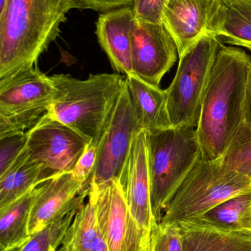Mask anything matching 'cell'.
Segmentation results:
<instances>
[{"label": "cell", "instance_id": "obj_1", "mask_svg": "<svg viewBox=\"0 0 251 251\" xmlns=\"http://www.w3.org/2000/svg\"><path fill=\"white\" fill-rule=\"evenodd\" d=\"M251 57L243 49L221 44L202 101L197 133L202 157L222 159L244 125Z\"/></svg>", "mask_w": 251, "mask_h": 251}, {"label": "cell", "instance_id": "obj_2", "mask_svg": "<svg viewBox=\"0 0 251 251\" xmlns=\"http://www.w3.org/2000/svg\"><path fill=\"white\" fill-rule=\"evenodd\" d=\"M75 0H6L0 7V79L36 65Z\"/></svg>", "mask_w": 251, "mask_h": 251}, {"label": "cell", "instance_id": "obj_3", "mask_svg": "<svg viewBox=\"0 0 251 251\" xmlns=\"http://www.w3.org/2000/svg\"><path fill=\"white\" fill-rule=\"evenodd\" d=\"M54 98L47 114L98 146L116 101L125 88L118 73L90 75L81 80L68 75L50 76Z\"/></svg>", "mask_w": 251, "mask_h": 251}, {"label": "cell", "instance_id": "obj_4", "mask_svg": "<svg viewBox=\"0 0 251 251\" xmlns=\"http://www.w3.org/2000/svg\"><path fill=\"white\" fill-rule=\"evenodd\" d=\"M152 210L156 222L201 154L197 129L172 126L146 132Z\"/></svg>", "mask_w": 251, "mask_h": 251}, {"label": "cell", "instance_id": "obj_5", "mask_svg": "<svg viewBox=\"0 0 251 251\" xmlns=\"http://www.w3.org/2000/svg\"><path fill=\"white\" fill-rule=\"evenodd\" d=\"M251 190V179L228 169L222 159L196 162L162 215L165 225L197 219L222 202Z\"/></svg>", "mask_w": 251, "mask_h": 251}, {"label": "cell", "instance_id": "obj_6", "mask_svg": "<svg viewBox=\"0 0 251 251\" xmlns=\"http://www.w3.org/2000/svg\"><path fill=\"white\" fill-rule=\"evenodd\" d=\"M221 44L218 37H204L179 59L175 77L166 89L172 126L197 128L203 96Z\"/></svg>", "mask_w": 251, "mask_h": 251}, {"label": "cell", "instance_id": "obj_7", "mask_svg": "<svg viewBox=\"0 0 251 251\" xmlns=\"http://www.w3.org/2000/svg\"><path fill=\"white\" fill-rule=\"evenodd\" d=\"M55 88L36 65L0 79V137L26 132L48 113Z\"/></svg>", "mask_w": 251, "mask_h": 251}, {"label": "cell", "instance_id": "obj_8", "mask_svg": "<svg viewBox=\"0 0 251 251\" xmlns=\"http://www.w3.org/2000/svg\"><path fill=\"white\" fill-rule=\"evenodd\" d=\"M88 197L109 251H150V238L131 216L119 178L91 184Z\"/></svg>", "mask_w": 251, "mask_h": 251}, {"label": "cell", "instance_id": "obj_9", "mask_svg": "<svg viewBox=\"0 0 251 251\" xmlns=\"http://www.w3.org/2000/svg\"><path fill=\"white\" fill-rule=\"evenodd\" d=\"M27 133V153L42 167L44 181L72 172L88 144L76 131L48 114Z\"/></svg>", "mask_w": 251, "mask_h": 251}, {"label": "cell", "instance_id": "obj_10", "mask_svg": "<svg viewBox=\"0 0 251 251\" xmlns=\"http://www.w3.org/2000/svg\"><path fill=\"white\" fill-rule=\"evenodd\" d=\"M224 0H169L163 25L172 35L181 58L204 37L219 38Z\"/></svg>", "mask_w": 251, "mask_h": 251}, {"label": "cell", "instance_id": "obj_11", "mask_svg": "<svg viewBox=\"0 0 251 251\" xmlns=\"http://www.w3.org/2000/svg\"><path fill=\"white\" fill-rule=\"evenodd\" d=\"M141 131L125 85L97 146L98 159L91 185H100L120 178L134 137Z\"/></svg>", "mask_w": 251, "mask_h": 251}, {"label": "cell", "instance_id": "obj_12", "mask_svg": "<svg viewBox=\"0 0 251 251\" xmlns=\"http://www.w3.org/2000/svg\"><path fill=\"white\" fill-rule=\"evenodd\" d=\"M133 72L147 83L160 87L178 58L175 41L163 24L134 19L131 32Z\"/></svg>", "mask_w": 251, "mask_h": 251}, {"label": "cell", "instance_id": "obj_13", "mask_svg": "<svg viewBox=\"0 0 251 251\" xmlns=\"http://www.w3.org/2000/svg\"><path fill=\"white\" fill-rule=\"evenodd\" d=\"M87 196L84 184L72 172L58 174L40 183L34 189L29 217L30 235L79 209Z\"/></svg>", "mask_w": 251, "mask_h": 251}, {"label": "cell", "instance_id": "obj_14", "mask_svg": "<svg viewBox=\"0 0 251 251\" xmlns=\"http://www.w3.org/2000/svg\"><path fill=\"white\" fill-rule=\"evenodd\" d=\"M119 181L131 216L140 229L150 238L157 222L152 210L145 131H140L134 137Z\"/></svg>", "mask_w": 251, "mask_h": 251}, {"label": "cell", "instance_id": "obj_15", "mask_svg": "<svg viewBox=\"0 0 251 251\" xmlns=\"http://www.w3.org/2000/svg\"><path fill=\"white\" fill-rule=\"evenodd\" d=\"M135 16L132 5L103 12L96 23L100 47L113 70L125 76L134 75L131 32Z\"/></svg>", "mask_w": 251, "mask_h": 251}, {"label": "cell", "instance_id": "obj_16", "mask_svg": "<svg viewBox=\"0 0 251 251\" xmlns=\"http://www.w3.org/2000/svg\"><path fill=\"white\" fill-rule=\"evenodd\" d=\"M125 86L136 119L143 131L154 132L172 127L166 90L134 75L125 76Z\"/></svg>", "mask_w": 251, "mask_h": 251}, {"label": "cell", "instance_id": "obj_17", "mask_svg": "<svg viewBox=\"0 0 251 251\" xmlns=\"http://www.w3.org/2000/svg\"><path fill=\"white\" fill-rule=\"evenodd\" d=\"M184 251H251V230H225L195 221L177 224Z\"/></svg>", "mask_w": 251, "mask_h": 251}, {"label": "cell", "instance_id": "obj_18", "mask_svg": "<svg viewBox=\"0 0 251 251\" xmlns=\"http://www.w3.org/2000/svg\"><path fill=\"white\" fill-rule=\"evenodd\" d=\"M43 168L24 149L10 168L0 175V210L29 193L43 179Z\"/></svg>", "mask_w": 251, "mask_h": 251}, {"label": "cell", "instance_id": "obj_19", "mask_svg": "<svg viewBox=\"0 0 251 251\" xmlns=\"http://www.w3.org/2000/svg\"><path fill=\"white\" fill-rule=\"evenodd\" d=\"M34 189L0 210V251H16L30 238Z\"/></svg>", "mask_w": 251, "mask_h": 251}, {"label": "cell", "instance_id": "obj_20", "mask_svg": "<svg viewBox=\"0 0 251 251\" xmlns=\"http://www.w3.org/2000/svg\"><path fill=\"white\" fill-rule=\"evenodd\" d=\"M225 230H251V190L220 203L197 219L190 220Z\"/></svg>", "mask_w": 251, "mask_h": 251}, {"label": "cell", "instance_id": "obj_21", "mask_svg": "<svg viewBox=\"0 0 251 251\" xmlns=\"http://www.w3.org/2000/svg\"><path fill=\"white\" fill-rule=\"evenodd\" d=\"M100 234L94 205L88 199L77 212L58 251H91Z\"/></svg>", "mask_w": 251, "mask_h": 251}, {"label": "cell", "instance_id": "obj_22", "mask_svg": "<svg viewBox=\"0 0 251 251\" xmlns=\"http://www.w3.org/2000/svg\"><path fill=\"white\" fill-rule=\"evenodd\" d=\"M224 8L220 36L230 45L251 44V0H224Z\"/></svg>", "mask_w": 251, "mask_h": 251}, {"label": "cell", "instance_id": "obj_23", "mask_svg": "<svg viewBox=\"0 0 251 251\" xmlns=\"http://www.w3.org/2000/svg\"><path fill=\"white\" fill-rule=\"evenodd\" d=\"M223 162L228 169L251 179V128L243 125L231 142Z\"/></svg>", "mask_w": 251, "mask_h": 251}, {"label": "cell", "instance_id": "obj_24", "mask_svg": "<svg viewBox=\"0 0 251 251\" xmlns=\"http://www.w3.org/2000/svg\"><path fill=\"white\" fill-rule=\"evenodd\" d=\"M78 210L69 212L60 221L32 234L30 238L16 251H50L52 248L57 249L61 244Z\"/></svg>", "mask_w": 251, "mask_h": 251}, {"label": "cell", "instance_id": "obj_25", "mask_svg": "<svg viewBox=\"0 0 251 251\" xmlns=\"http://www.w3.org/2000/svg\"><path fill=\"white\" fill-rule=\"evenodd\" d=\"M150 251H184L178 224L165 225L156 223L152 230Z\"/></svg>", "mask_w": 251, "mask_h": 251}, {"label": "cell", "instance_id": "obj_26", "mask_svg": "<svg viewBox=\"0 0 251 251\" xmlns=\"http://www.w3.org/2000/svg\"><path fill=\"white\" fill-rule=\"evenodd\" d=\"M28 133L17 132L0 137V175L4 174L23 151Z\"/></svg>", "mask_w": 251, "mask_h": 251}, {"label": "cell", "instance_id": "obj_27", "mask_svg": "<svg viewBox=\"0 0 251 251\" xmlns=\"http://www.w3.org/2000/svg\"><path fill=\"white\" fill-rule=\"evenodd\" d=\"M98 159V147L94 145L87 144L85 150L72 171L75 178L84 184V192L89 194L91 179L95 171Z\"/></svg>", "mask_w": 251, "mask_h": 251}, {"label": "cell", "instance_id": "obj_28", "mask_svg": "<svg viewBox=\"0 0 251 251\" xmlns=\"http://www.w3.org/2000/svg\"><path fill=\"white\" fill-rule=\"evenodd\" d=\"M169 0H134L132 7L138 20L163 24L164 13Z\"/></svg>", "mask_w": 251, "mask_h": 251}, {"label": "cell", "instance_id": "obj_29", "mask_svg": "<svg viewBox=\"0 0 251 251\" xmlns=\"http://www.w3.org/2000/svg\"><path fill=\"white\" fill-rule=\"evenodd\" d=\"M134 0H75L77 9H89L106 12L125 6L132 5Z\"/></svg>", "mask_w": 251, "mask_h": 251}, {"label": "cell", "instance_id": "obj_30", "mask_svg": "<svg viewBox=\"0 0 251 251\" xmlns=\"http://www.w3.org/2000/svg\"><path fill=\"white\" fill-rule=\"evenodd\" d=\"M244 124L251 128V70L248 79L245 99Z\"/></svg>", "mask_w": 251, "mask_h": 251}, {"label": "cell", "instance_id": "obj_31", "mask_svg": "<svg viewBox=\"0 0 251 251\" xmlns=\"http://www.w3.org/2000/svg\"><path fill=\"white\" fill-rule=\"evenodd\" d=\"M91 251H109V248H108L104 238L102 236L101 232H100V236L97 238L95 245H94Z\"/></svg>", "mask_w": 251, "mask_h": 251}, {"label": "cell", "instance_id": "obj_32", "mask_svg": "<svg viewBox=\"0 0 251 251\" xmlns=\"http://www.w3.org/2000/svg\"><path fill=\"white\" fill-rule=\"evenodd\" d=\"M238 47H245V48L248 49L249 51L251 52V44H242L240 45H239Z\"/></svg>", "mask_w": 251, "mask_h": 251}, {"label": "cell", "instance_id": "obj_33", "mask_svg": "<svg viewBox=\"0 0 251 251\" xmlns=\"http://www.w3.org/2000/svg\"><path fill=\"white\" fill-rule=\"evenodd\" d=\"M50 251H56V249H53V248H52V249H50Z\"/></svg>", "mask_w": 251, "mask_h": 251}]
</instances>
